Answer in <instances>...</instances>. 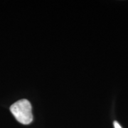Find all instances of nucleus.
<instances>
[{
    "label": "nucleus",
    "instance_id": "f03ea898",
    "mask_svg": "<svg viewBox=\"0 0 128 128\" xmlns=\"http://www.w3.org/2000/svg\"><path fill=\"white\" fill-rule=\"evenodd\" d=\"M114 128H122L121 126H120V124L117 121H114Z\"/></svg>",
    "mask_w": 128,
    "mask_h": 128
},
{
    "label": "nucleus",
    "instance_id": "f257e3e1",
    "mask_svg": "<svg viewBox=\"0 0 128 128\" xmlns=\"http://www.w3.org/2000/svg\"><path fill=\"white\" fill-rule=\"evenodd\" d=\"M10 111L18 122L28 124L33 121L32 107L26 99H22L11 105Z\"/></svg>",
    "mask_w": 128,
    "mask_h": 128
}]
</instances>
